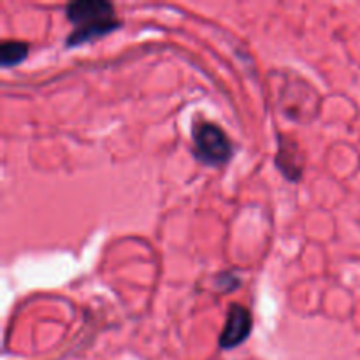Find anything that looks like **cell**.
Instances as JSON below:
<instances>
[{
	"label": "cell",
	"instance_id": "1",
	"mask_svg": "<svg viewBox=\"0 0 360 360\" xmlns=\"http://www.w3.org/2000/svg\"><path fill=\"white\" fill-rule=\"evenodd\" d=\"M65 14L67 20L76 27L65 39L67 48L97 41L120 27V21L115 18V7L105 0H77L67 4Z\"/></svg>",
	"mask_w": 360,
	"mask_h": 360
},
{
	"label": "cell",
	"instance_id": "2",
	"mask_svg": "<svg viewBox=\"0 0 360 360\" xmlns=\"http://www.w3.org/2000/svg\"><path fill=\"white\" fill-rule=\"evenodd\" d=\"M195 155L207 165H224L232 157V144L224 130L210 122H199L193 127Z\"/></svg>",
	"mask_w": 360,
	"mask_h": 360
},
{
	"label": "cell",
	"instance_id": "3",
	"mask_svg": "<svg viewBox=\"0 0 360 360\" xmlns=\"http://www.w3.org/2000/svg\"><path fill=\"white\" fill-rule=\"evenodd\" d=\"M250 333H252V315L248 309L236 302L229 306L227 320L220 334V347L225 350L239 347L250 336Z\"/></svg>",
	"mask_w": 360,
	"mask_h": 360
},
{
	"label": "cell",
	"instance_id": "4",
	"mask_svg": "<svg viewBox=\"0 0 360 360\" xmlns=\"http://www.w3.org/2000/svg\"><path fill=\"white\" fill-rule=\"evenodd\" d=\"M276 164L280 171L287 176L292 181H297L302 174V153L299 150L297 143L287 137H280V144H278V155Z\"/></svg>",
	"mask_w": 360,
	"mask_h": 360
},
{
	"label": "cell",
	"instance_id": "5",
	"mask_svg": "<svg viewBox=\"0 0 360 360\" xmlns=\"http://www.w3.org/2000/svg\"><path fill=\"white\" fill-rule=\"evenodd\" d=\"M28 53V44L23 41H4L0 46V63L2 67H13L23 62Z\"/></svg>",
	"mask_w": 360,
	"mask_h": 360
}]
</instances>
